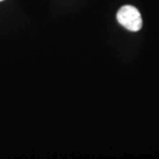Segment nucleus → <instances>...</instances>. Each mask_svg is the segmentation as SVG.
<instances>
[{
  "instance_id": "f257e3e1",
  "label": "nucleus",
  "mask_w": 159,
  "mask_h": 159,
  "mask_svg": "<svg viewBox=\"0 0 159 159\" xmlns=\"http://www.w3.org/2000/svg\"><path fill=\"white\" fill-rule=\"evenodd\" d=\"M117 19L120 25L130 31L136 32L142 29V15L134 6H122L117 13Z\"/></svg>"
},
{
  "instance_id": "f03ea898",
  "label": "nucleus",
  "mask_w": 159,
  "mask_h": 159,
  "mask_svg": "<svg viewBox=\"0 0 159 159\" xmlns=\"http://www.w3.org/2000/svg\"><path fill=\"white\" fill-rule=\"evenodd\" d=\"M0 1H3V0H0Z\"/></svg>"
}]
</instances>
